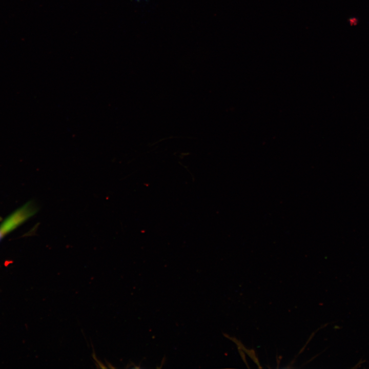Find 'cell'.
Listing matches in <instances>:
<instances>
[{"instance_id": "obj_1", "label": "cell", "mask_w": 369, "mask_h": 369, "mask_svg": "<svg viewBox=\"0 0 369 369\" xmlns=\"http://www.w3.org/2000/svg\"><path fill=\"white\" fill-rule=\"evenodd\" d=\"M36 212L34 205L28 202L11 214L0 225V240Z\"/></svg>"}]
</instances>
